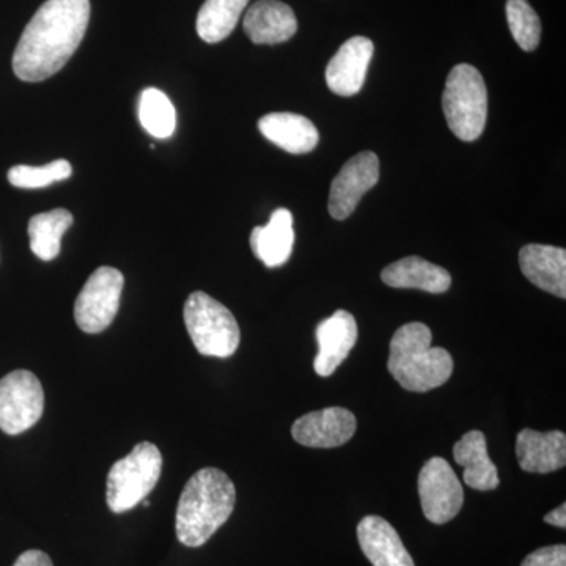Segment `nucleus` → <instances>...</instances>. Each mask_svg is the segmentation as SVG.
Returning a JSON list of instances; mask_svg holds the SVG:
<instances>
[{"instance_id": "nucleus-29", "label": "nucleus", "mask_w": 566, "mask_h": 566, "mask_svg": "<svg viewBox=\"0 0 566 566\" xmlns=\"http://www.w3.org/2000/svg\"><path fill=\"white\" fill-rule=\"evenodd\" d=\"M545 523L551 524V526L565 528L566 527V505L562 504L557 506L553 512L547 513L545 516Z\"/></svg>"}, {"instance_id": "nucleus-6", "label": "nucleus", "mask_w": 566, "mask_h": 566, "mask_svg": "<svg viewBox=\"0 0 566 566\" xmlns=\"http://www.w3.org/2000/svg\"><path fill=\"white\" fill-rule=\"evenodd\" d=\"M163 455L151 442H140L129 455L112 465L107 474L106 499L111 512L125 513L145 501L158 485Z\"/></svg>"}, {"instance_id": "nucleus-14", "label": "nucleus", "mask_w": 566, "mask_h": 566, "mask_svg": "<svg viewBox=\"0 0 566 566\" xmlns=\"http://www.w3.org/2000/svg\"><path fill=\"white\" fill-rule=\"evenodd\" d=\"M357 539L374 566H416L392 524L381 516H365L357 526Z\"/></svg>"}, {"instance_id": "nucleus-4", "label": "nucleus", "mask_w": 566, "mask_h": 566, "mask_svg": "<svg viewBox=\"0 0 566 566\" xmlns=\"http://www.w3.org/2000/svg\"><path fill=\"white\" fill-rule=\"evenodd\" d=\"M442 107L447 125L458 139L474 142L482 136L488 118V91L475 66L461 63L450 71Z\"/></svg>"}, {"instance_id": "nucleus-22", "label": "nucleus", "mask_w": 566, "mask_h": 566, "mask_svg": "<svg viewBox=\"0 0 566 566\" xmlns=\"http://www.w3.org/2000/svg\"><path fill=\"white\" fill-rule=\"evenodd\" d=\"M73 214L63 208L33 216L28 227L32 252L43 262L57 259L63 234L73 226Z\"/></svg>"}, {"instance_id": "nucleus-13", "label": "nucleus", "mask_w": 566, "mask_h": 566, "mask_svg": "<svg viewBox=\"0 0 566 566\" xmlns=\"http://www.w3.org/2000/svg\"><path fill=\"white\" fill-rule=\"evenodd\" d=\"M357 335L359 331L356 318L346 311L334 312L329 318L319 323L316 329L319 352L314 363L316 375L323 378L334 375L356 345Z\"/></svg>"}, {"instance_id": "nucleus-28", "label": "nucleus", "mask_w": 566, "mask_h": 566, "mask_svg": "<svg viewBox=\"0 0 566 566\" xmlns=\"http://www.w3.org/2000/svg\"><path fill=\"white\" fill-rule=\"evenodd\" d=\"M13 566H54V564L43 551L31 549L22 553Z\"/></svg>"}, {"instance_id": "nucleus-7", "label": "nucleus", "mask_w": 566, "mask_h": 566, "mask_svg": "<svg viewBox=\"0 0 566 566\" xmlns=\"http://www.w3.org/2000/svg\"><path fill=\"white\" fill-rule=\"evenodd\" d=\"M125 277L120 271L102 266L85 282L74 304V319L87 334L106 331L117 316Z\"/></svg>"}, {"instance_id": "nucleus-12", "label": "nucleus", "mask_w": 566, "mask_h": 566, "mask_svg": "<svg viewBox=\"0 0 566 566\" xmlns=\"http://www.w3.org/2000/svg\"><path fill=\"white\" fill-rule=\"evenodd\" d=\"M375 44L367 36H353L342 44L326 69L329 91L338 96H354L363 91Z\"/></svg>"}, {"instance_id": "nucleus-19", "label": "nucleus", "mask_w": 566, "mask_h": 566, "mask_svg": "<svg viewBox=\"0 0 566 566\" xmlns=\"http://www.w3.org/2000/svg\"><path fill=\"white\" fill-rule=\"evenodd\" d=\"M293 245V214L286 208H279L271 214L266 226L255 227L252 230L253 255L268 268H279L289 262Z\"/></svg>"}, {"instance_id": "nucleus-26", "label": "nucleus", "mask_w": 566, "mask_h": 566, "mask_svg": "<svg viewBox=\"0 0 566 566\" xmlns=\"http://www.w3.org/2000/svg\"><path fill=\"white\" fill-rule=\"evenodd\" d=\"M73 167L66 159H57L46 166H14L9 170V181L14 188L40 189L54 182L69 180Z\"/></svg>"}, {"instance_id": "nucleus-2", "label": "nucleus", "mask_w": 566, "mask_h": 566, "mask_svg": "<svg viewBox=\"0 0 566 566\" xmlns=\"http://www.w3.org/2000/svg\"><path fill=\"white\" fill-rule=\"evenodd\" d=\"M237 488L221 469L205 468L186 483L177 506V538L188 547L203 546L232 516Z\"/></svg>"}, {"instance_id": "nucleus-27", "label": "nucleus", "mask_w": 566, "mask_h": 566, "mask_svg": "<svg viewBox=\"0 0 566 566\" xmlns=\"http://www.w3.org/2000/svg\"><path fill=\"white\" fill-rule=\"evenodd\" d=\"M521 566H566V546L554 545L536 549L524 558Z\"/></svg>"}, {"instance_id": "nucleus-5", "label": "nucleus", "mask_w": 566, "mask_h": 566, "mask_svg": "<svg viewBox=\"0 0 566 566\" xmlns=\"http://www.w3.org/2000/svg\"><path fill=\"white\" fill-rule=\"evenodd\" d=\"M182 316L189 337L202 356L226 359L237 353L241 342L237 318L210 294L193 292L186 301Z\"/></svg>"}, {"instance_id": "nucleus-24", "label": "nucleus", "mask_w": 566, "mask_h": 566, "mask_svg": "<svg viewBox=\"0 0 566 566\" xmlns=\"http://www.w3.org/2000/svg\"><path fill=\"white\" fill-rule=\"evenodd\" d=\"M139 120L150 136L167 139L177 128V112L166 93L158 88H145L140 95Z\"/></svg>"}, {"instance_id": "nucleus-10", "label": "nucleus", "mask_w": 566, "mask_h": 566, "mask_svg": "<svg viewBox=\"0 0 566 566\" xmlns=\"http://www.w3.org/2000/svg\"><path fill=\"white\" fill-rule=\"evenodd\" d=\"M379 181V158L374 151L353 156L334 178L329 193V214L345 221L356 210L365 192Z\"/></svg>"}, {"instance_id": "nucleus-15", "label": "nucleus", "mask_w": 566, "mask_h": 566, "mask_svg": "<svg viewBox=\"0 0 566 566\" xmlns=\"http://www.w3.org/2000/svg\"><path fill=\"white\" fill-rule=\"evenodd\" d=\"M516 457L521 469L531 474H549L566 464V436L564 431H539L524 428L516 439Z\"/></svg>"}, {"instance_id": "nucleus-11", "label": "nucleus", "mask_w": 566, "mask_h": 566, "mask_svg": "<svg viewBox=\"0 0 566 566\" xmlns=\"http://www.w3.org/2000/svg\"><path fill=\"white\" fill-rule=\"evenodd\" d=\"M357 420L345 408H326L308 412L293 423L292 434L297 444L311 449H334L346 444L356 433Z\"/></svg>"}, {"instance_id": "nucleus-9", "label": "nucleus", "mask_w": 566, "mask_h": 566, "mask_svg": "<svg viewBox=\"0 0 566 566\" xmlns=\"http://www.w3.org/2000/svg\"><path fill=\"white\" fill-rule=\"evenodd\" d=\"M419 495L424 517L439 526L455 520L464 504L463 485L441 457L424 463L419 474Z\"/></svg>"}, {"instance_id": "nucleus-1", "label": "nucleus", "mask_w": 566, "mask_h": 566, "mask_svg": "<svg viewBox=\"0 0 566 566\" xmlns=\"http://www.w3.org/2000/svg\"><path fill=\"white\" fill-rule=\"evenodd\" d=\"M91 21L88 0H46L22 32L13 54L21 81L50 80L80 48Z\"/></svg>"}, {"instance_id": "nucleus-17", "label": "nucleus", "mask_w": 566, "mask_h": 566, "mask_svg": "<svg viewBox=\"0 0 566 566\" xmlns=\"http://www.w3.org/2000/svg\"><path fill=\"white\" fill-rule=\"evenodd\" d=\"M520 268L543 292L566 297V251L554 245L527 244L520 251Z\"/></svg>"}, {"instance_id": "nucleus-18", "label": "nucleus", "mask_w": 566, "mask_h": 566, "mask_svg": "<svg viewBox=\"0 0 566 566\" xmlns=\"http://www.w3.org/2000/svg\"><path fill=\"white\" fill-rule=\"evenodd\" d=\"M259 129L268 140L293 155L311 153L319 142V133L314 123L292 112L264 115L260 118Z\"/></svg>"}, {"instance_id": "nucleus-21", "label": "nucleus", "mask_w": 566, "mask_h": 566, "mask_svg": "<svg viewBox=\"0 0 566 566\" xmlns=\"http://www.w3.org/2000/svg\"><path fill=\"white\" fill-rule=\"evenodd\" d=\"M381 279L392 289H416L433 294L446 293L452 285L449 271L420 256H406L389 264Z\"/></svg>"}, {"instance_id": "nucleus-25", "label": "nucleus", "mask_w": 566, "mask_h": 566, "mask_svg": "<svg viewBox=\"0 0 566 566\" xmlns=\"http://www.w3.org/2000/svg\"><path fill=\"white\" fill-rule=\"evenodd\" d=\"M506 21L521 50L532 52L538 48L542 39V22L527 0L506 2Z\"/></svg>"}, {"instance_id": "nucleus-3", "label": "nucleus", "mask_w": 566, "mask_h": 566, "mask_svg": "<svg viewBox=\"0 0 566 566\" xmlns=\"http://www.w3.org/2000/svg\"><path fill=\"white\" fill-rule=\"evenodd\" d=\"M433 334L423 323H408L390 340L387 370L409 392H428L449 381L453 357L444 348L431 346Z\"/></svg>"}, {"instance_id": "nucleus-8", "label": "nucleus", "mask_w": 566, "mask_h": 566, "mask_svg": "<svg viewBox=\"0 0 566 566\" xmlns=\"http://www.w3.org/2000/svg\"><path fill=\"white\" fill-rule=\"evenodd\" d=\"M43 411V386L32 371H11L0 379V430L3 433H24L39 422Z\"/></svg>"}, {"instance_id": "nucleus-20", "label": "nucleus", "mask_w": 566, "mask_h": 566, "mask_svg": "<svg viewBox=\"0 0 566 566\" xmlns=\"http://www.w3.org/2000/svg\"><path fill=\"white\" fill-rule=\"evenodd\" d=\"M457 464L463 465L465 485L476 491H493L501 485L497 468L488 455L486 438L482 431L465 433L453 447Z\"/></svg>"}, {"instance_id": "nucleus-16", "label": "nucleus", "mask_w": 566, "mask_h": 566, "mask_svg": "<svg viewBox=\"0 0 566 566\" xmlns=\"http://www.w3.org/2000/svg\"><path fill=\"white\" fill-rule=\"evenodd\" d=\"M244 32L255 44H279L297 32L296 14L281 0H259L244 17Z\"/></svg>"}, {"instance_id": "nucleus-23", "label": "nucleus", "mask_w": 566, "mask_h": 566, "mask_svg": "<svg viewBox=\"0 0 566 566\" xmlns=\"http://www.w3.org/2000/svg\"><path fill=\"white\" fill-rule=\"evenodd\" d=\"M249 0H207L197 14V33L207 43L226 40L237 28Z\"/></svg>"}]
</instances>
